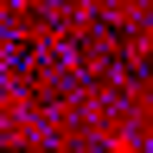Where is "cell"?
I'll return each instance as SVG.
<instances>
[{
    "label": "cell",
    "instance_id": "1",
    "mask_svg": "<svg viewBox=\"0 0 153 153\" xmlns=\"http://www.w3.org/2000/svg\"><path fill=\"white\" fill-rule=\"evenodd\" d=\"M108 153H147L140 140H128V134H115V140H108Z\"/></svg>",
    "mask_w": 153,
    "mask_h": 153
}]
</instances>
